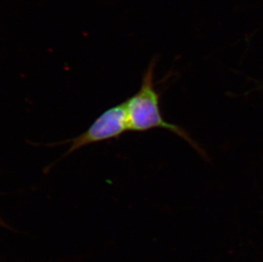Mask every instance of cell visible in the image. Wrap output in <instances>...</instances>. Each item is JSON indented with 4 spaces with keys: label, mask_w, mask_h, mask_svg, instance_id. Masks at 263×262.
Here are the masks:
<instances>
[{
    "label": "cell",
    "mask_w": 263,
    "mask_h": 262,
    "mask_svg": "<svg viewBox=\"0 0 263 262\" xmlns=\"http://www.w3.org/2000/svg\"><path fill=\"white\" fill-rule=\"evenodd\" d=\"M126 131H129L127 119L126 106L123 103L112 106L101 114L85 132L62 144L68 143L69 148L65 156L74 153L84 146L110 139L119 138Z\"/></svg>",
    "instance_id": "obj_2"
},
{
    "label": "cell",
    "mask_w": 263,
    "mask_h": 262,
    "mask_svg": "<svg viewBox=\"0 0 263 262\" xmlns=\"http://www.w3.org/2000/svg\"><path fill=\"white\" fill-rule=\"evenodd\" d=\"M159 99L160 95L154 84V62H152L142 77L138 91L124 102L129 131L145 132L154 129H167L187 142L202 157L207 158L205 152L185 129L164 119Z\"/></svg>",
    "instance_id": "obj_1"
}]
</instances>
